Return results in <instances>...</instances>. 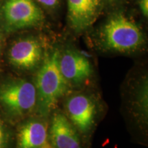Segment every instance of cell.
<instances>
[{"instance_id":"cell-10","label":"cell","mask_w":148,"mask_h":148,"mask_svg":"<svg viewBox=\"0 0 148 148\" xmlns=\"http://www.w3.org/2000/svg\"><path fill=\"white\" fill-rule=\"evenodd\" d=\"M49 137L55 148H82L73 124L62 113L53 115Z\"/></svg>"},{"instance_id":"cell-13","label":"cell","mask_w":148,"mask_h":148,"mask_svg":"<svg viewBox=\"0 0 148 148\" xmlns=\"http://www.w3.org/2000/svg\"><path fill=\"white\" fill-rule=\"evenodd\" d=\"M38 4L47 9H53L59 4L60 0H36Z\"/></svg>"},{"instance_id":"cell-7","label":"cell","mask_w":148,"mask_h":148,"mask_svg":"<svg viewBox=\"0 0 148 148\" xmlns=\"http://www.w3.org/2000/svg\"><path fill=\"white\" fill-rule=\"evenodd\" d=\"M103 4V0H67L70 26L78 32L87 29L99 16Z\"/></svg>"},{"instance_id":"cell-3","label":"cell","mask_w":148,"mask_h":148,"mask_svg":"<svg viewBox=\"0 0 148 148\" xmlns=\"http://www.w3.org/2000/svg\"><path fill=\"white\" fill-rule=\"evenodd\" d=\"M0 104L9 114L21 116L30 113L37 104L36 86L25 79H10L0 84Z\"/></svg>"},{"instance_id":"cell-2","label":"cell","mask_w":148,"mask_h":148,"mask_svg":"<svg viewBox=\"0 0 148 148\" xmlns=\"http://www.w3.org/2000/svg\"><path fill=\"white\" fill-rule=\"evenodd\" d=\"M99 38L103 48L118 53H132L145 44L139 26L122 13L111 14L101 27Z\"/></svg>"},{"instance_id":"cell-14","label":"cell","mask_w":148,"mask_h":148,"mask_svg":"<svg viewBox=\"0 0 148 148\" xmlns=\"http://www.w3.org/2000/svg\"><path fill=\"white\" fill-rule=\"evenodd\" d=\"M138 5L144 16H148V0H138Z\"/></svg>"},{"instance_id":"cell-1","label":"cell","mask_w":148,"mask_h":148,"mask_svg":"<svg viewBox=\"0 0 148 148\" xmlns=\"http://www.w3.org/2000/svg\"><path fill=\"white\" fill-rule=\"evenodd\" d=\"M60 53L57 49L45 53L36 75L37 104L40 113L45 115L56 107L60 98L69 89V84L59 69Z\"/></svg>"},{"instance_id":"cell-5","label":"cell","mask_w":148,"mask_h":148,"mask_svg":"<svg viewBox=\"0 0 148 148\" xmlns=\"http://www.w3.org/2000/svg\"><path fill=\"white\" fill-rule=\"evenodd\" d=\"M41 42L35 37L21 38L13 42L8 51V60L18 69H34L40 65L45 56Z\"/></svg>"},{"instance_id":"cell-11","label":"cell","mask_w":148,"mask_h":148,"mask_svg":"<svg viewBox=\"0 0 148 148\" xmlns=\"http://www.w3.org/2000/svg\"><path fill=\"white\" fill-rule=\"evenodd\" d=\"M132 92V108L134 116L138 121L145 124L147 122L148 82L147 77L138 79Z\"/></svg>"},{"instance_id":"cell-6","label":"cell","mask_w":148,"mask_h":148,"mask_svg":"<svg viewBox=\"0 0 148 148\" xmlns=\"http://www.w3.org/2000/svg\"><path fill=\"white\" fill-rule=\"evenodd\" d=\"M66 110L71 123L80 132L86 134L93 125L96 115V104L84 94L72 95L66 100Z\"/></svg>"},{"instance_id":"cell-12","label":"cell","mask_w":148,"mask_h":148,"mask_svg":"<svg viewBox=\"0 0 148 148\" xmlns=\"http://www.w3.org/2000/svg\"><path fill=\"white\" fill-rule=\"evenodd\" d=\"M9 140V135L6 127L0 117V148H7Z\"/></svg>"},{"instance_id":"cell-8","label":"cell","mask_w":148,"mask_h":148,"mask_svg":"<svg viewBox=\"0 0 148 148\" xmlns=\"http://www.w3.org/2000/svg\"><path fill=\"white\" fill-rule=\"evenodd\" d=\"M59 69L69 84H82L92 73L89 60L77 51L70 49L60 53Z\"/></svg>"},{"instance_id":"cell-4","label":"cell","mask_w":148,"mask_h":148,"mask_svg":"<svg viewBox=\"0 0 148 148\" xmlns=\"http://www.w3.org/2000/svg\"><path fill=\"white\" fill-rule=\"evenodd\" d=\"M1 18L5 30L10 32L39 25L45 16L34 0H5Z\"/></svg>"},{"instance_id":"cell-9","label":"cell","mask_w":148,"mask_h":148,"mask_svg":"<svg viewBox=\"0 0 148 148\" xmlns=\"http://www.w3.org/2000/svg\"><path fill=\"white\" fill-rule=\"evenodd\" d=\"M16 141L17 148H55L47 126L36 120L27 121L20 127Z\"/></svg>"},{"instance_id":"cell-15","label":"cell","mask_w":148,"mask_h":148,"mask_svg":"<svg viewBox=\"0 0 148 148\" xmlns=\"http://www.w3.org/2000/svg\"><path fill=\"white\" fill-rule=\"evenodd\" d=\"M1 34H0V47H1Z\"/></svg>"}]
</instances>
